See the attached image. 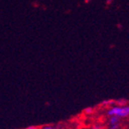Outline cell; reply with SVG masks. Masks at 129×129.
<instances>
[{"label":"cell","instance_id":"obj_1","mask_svg":"<svg viewBox=\"0 0 129 129\" xmlns=\"http://www.w3.org/2000/svg\"><path fill=\"white\" fill-rule=\"evenodd\" d=\"M107 115L109 116H116L120 119L129 117V105L126 106H112L107 110Z\"/></svg>","mask_w":129,"mask_h":129},{"label":"cell","instance_id":"obj_2","mask_svg":"<svg viewBox=\"0 0 129 129\" xmlns=\"http://www.w3.org/2000/svg\"><path fill=\"white\" fill-rule=\"evenodd\" d=\"M108 127L115 129H119L121 125V119L116 116H109L108 119Z\"/></svg>","mask_w":129,"mask_h":129},{"label":"cell","instance_id":"obj_3","mask_svg":"<svg viewBox=\"0 0 129 129\" xmlns=\"http://www.w3.org/2000/svg\"><path fill=\"white\" fill-rule=\"evenodd\" d=\"M100 106L103 107V108H110L112 106H115V100H112V99H107V100H104L100 103Z\"/></svg>","mask_w":129,"mask_h":129},{"label":"cell","instance_id":"obj_4","mask_svg":"<svg viewBox=\"0 0 129 129\" xmlns=\"http://www.w3.org/2000/svg\"><path fill=\"white\" fill-rule=\"evenodd\" d=\"M128 104H129L128 100L125 99H119L115 100V105H116V106H126V105H128Z\"/></svg>","mask_w":129,"mask_h":129},{"label":"cell","instance_id":"obj_5","mask_svg":"<svg viewBox=\"0 0 129 129\" xmlns=\"http://www.w3.org/2000/svg\"><path fill=\"white\" fill-rule=\"evenodd\" d=\"M60 125H45L40 127V129H60Z\"/></svg>","mask_w":129,"mask_h":129},{"label":"cell","instance_id":"obj_6","mask_svg":"<svg viewBox=\"0 0 129 129\" xmlns=\"http://www.w3.org/2000/svg\"><path fill=\"white\" fill-rule=\"evenodd\" d=\"M94 112H95V108H93V107H88V108H85V109H84L83 113L85 115L90 116V115H92Z\"/></svg>","mask_w":129,"mask_h":129},{"label":"cell","instance_id":"obj_7","mask_svg":"<svg viewBox=\"0 0 129 129\" xmlns=\"http://www.w3.org/2000/svg\"><path fill=\"white\" fill-rule=\"evenodd\" d=\"M89 129H106V128L102 125H100V124H95V125Z\"/></svg>","mask_w":129,"mask_h":129},{"label":"cell","instance_id":"obj_8","mask_svg":"<svg viewBox=\"0 0 129 129\" xmlns=\"http://www.w3.org/2000/svg\"><path fill=\"white\" fill-rule=\"evenodd\" d=\"M24 129H40L39 126H35V125H32V126H28L26 128H24Z\"/></svg>","mask_w":129,"mask_h":129},{"label":"cell","instance_id":"obj_9","mask_svg":"<svg viewBox=\"0 0 129 129\" xmlns=\"http://www.w3.org/2000/svg\"><path fill=\"white\" fill-rule=\"evenodd\" d=\"M113 2H114V0H106V4L108 5V6H109V5H111Z\"/></svg>","mask_w":129,"mask_h":129},{"label":"cell","instance_id":"obj_10","mask_svg":"<svg viewBox=\"0 0 129 129\" xmlns=\"http://www.w3.org/2000/svg\"><path fill=\"white\" fill-rule=\"evenodd\" d=\"M106 129H115V128H111V127H107Z\"/></svg>","mask_w":129,"mask_h":129},{"label":"cell","instance_id":"obj_11","mask_svg":"<svg viewBox=\"0 0 129 129\" xmlns=\"http://www.w3.org/2000/svg\"><path fill=\"white\" fill-rule=\"evenodd\" d=\"M85 1H86V2H90L91 0H85Z\"/></svg>","mask_w":129,"mask_h":129}]
</instances>
